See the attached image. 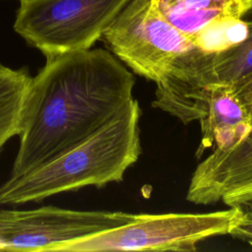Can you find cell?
<instances>
[{
    "mask_svg": "<svg viewBox=\"0 0 252 252\" xmlns=\"http://www.w3.org/2000/svg\"><path fill=\"white\" fill-rule=\"evenodd\" d=\"M45 58L26 93L10 178L79 145L133 98L134 75L110 50L91 47Z\"/></svg>",
    "mask_w": 252,
    "mask_h": 252,
    "instance_id": "6da1fadb",
    "label": "cell"
},
{
    "mask_svg": "<svg viewBox=\"0 0 252 252\" xmlns=\"http://www.w3.org/2000/svg\"><path fill=\"white\" fill-rule=\"evenodd\" d=\"M141 107L132 98L88 139L32 171L0 185V206L40 202L86 186L120 182L140 158Z\"/></svg>",
    "mask_w": 252,
    "mask_h": 252,
    "instance_id": "7a4b0ae2",
    "label": "cell"
},
{
    "mask_svg": "<svg viewBox=\"0 0 252 252\" xmlns=\"http://www.w3.org/2000/svg\"><path fill=\"white\" fill-rule=\"evenodd\" d=\"M242 208L208 213L132 214L124 223L69 246L66 251H194L205 239L229 234Z\"/></svg>",
    "mask_w": 252,
    "mask_h": 252,
    "instance_id": "3957f363",
    "label": "cell"
},
{
    "mask_svg": "<svg viewBox=\"0 0 252 252\" xmlns=\"http://www.w3.org/2000/svg\"><path fill=\"white\" fill-rule=\"evenodd\" d=\"M129 0H20L15 32L44 56L91 48Z\"/></svg>",
    "mask_w": 252,
    "mask_h": 252,
    "instance_id": "277c9868",
    "label": "cell"
},
{
    "mask_svg": "<svg viewBox=\"0 0 252 252\" xmlns=\"http://www.w3.org/2000/svg\"><path fill=\"white\" fill-rule=\"evenodd\" d=\"M101 38L124 65L156 84L197 48L156 10L152 0H129Z\"/></svg>",
    "mask_w": 252,
    "mask_h": 252,
    "instance_id": "5b68a950",
    "label": "cell"
},
{
    "mask_svg": "<svg viewBox=\"0 0 252 252\" xmlns=\"http://www.w3.org/2000/svg\"><path fill=\"white\" fill-rule=\"evenodd\" d=\"M132 214L43 206L0 210V250L66 251L72 244L126 222Z\"/></svg>",
    "mask_w": 252,
    "mask_h": 252,
    "instance_id": "8992f818",
    "label": "cell"
},
{
    "mask_svg": "<svg viewBox=\"0 0 252 252\" xmlns=\"http://www.w3.org/2000/svg\"><path fill=\"white\" fill-rule=\"evenodd\" d=\"M212 54L198 47L187 53L166 77L157 83L153 106L183 124L199 121L206 113L213 88Z\"/></svg>",
    "mask_w": 252,
    "mask_h": 252,
    "instance_id": "52a82bcc",
    "label": "cell"
},
{
    "mask_svg": "<svg viewBox=\"0 0 252 252\" xmlns=\"http://www.w3.org/2000/svg\"><path fill=\"white\" fill-rule=\"evenodd\" d=\"M251 177L252 126L235 145L226 150H214L197 165L186 199L194 204H214Z\"/></svg>",
    "mask_w": 252,
    "mask_h": 252,
    "instance_id": "ba28073f",
    "label": "cell"
},
{
    "mask_svg": "<svg viewBox=\"0 0 252 252\" xmlns=\"http://www.w3.org/2000/svg\"><path fill=\"white\" fill-rule=\"evenodd\" d=\"M201 140L197 157L211 147L226 150L239 142L251 129L249 112L234 87L218 83L214 86L205 115L199 120Z\"/></svg>",
    "mask_w": 252,
    "mask_h": 252,
    "instance_id": "9c48e42d",
    "label": "cell"
},
{
    "mask_svg": "<svg viewBox=\"0 0 252 252\" xmlns=\"http://www.w3.org/2000/svg\"><path fill=\"white\" fill-rule=\"evenodd\" d=\"M156 10L191 40L211 24L243 18L252 0H152Z\"/></svg>",
    "mask_w": 252,
    "mask_h": 252,
    "instance_id": "30bf717a",
    "label": "cell"
},
{
    "mask_svg": "<svg viewBox=\"0 0 252 252\" xmlns=\"http://www.w3.org/2000/svg\"><path fill=\"white\" fill-rule=\"evenodd\" d=\"M32 77L27 68H11L0 62V153L20 131L21 112Z\"/></svg>",
    "mask_w": 252,
    "mask_h": 252,
    "instance_id": "8fae6325",
    "label": "cell"
},
{
    "mask_svg": "<svg viewBox=\"0 0 252 252\" xmlns=\"http://www.w3.org/2000/svg\"><path fill=\"white\" fill-rule=\"evenodd\" d=\"M248 22V33L238 44L212 54V68L219 83L235 85L252 75V8L244 15Z\"/></svg>",
    "mask_w": 252,
    "mask_h": 252,
    "instance_id": "7c38bea8",
    "label": "cell"
},
{
    "mask_svg": "<svg viewBox=\"0 0 252 252\" xmlns=\"http://www.w3.org/2000/svg\"><path fill=\"white\" fill-rule=\"evenodd\" d=\"M247 33L248 22L244 17L228 18L211 24L192 41L203 52L215 54L238 44Z\"/></svg>",
    "mask_w": 252,
    "mask_h": 252,
    "instance_id": "4fadbf2b",
    "label": "cell"
},
{
    "mask_svg": "<svg viewBox=\"0 0 252 252\" xmlns=\"http://www.w3.org/2000/svg\"><path fill=\"white\" fill-rule=\"evenodd\" d=\"M252 200V177L225 194L221 202L226 206H240Z\"/></svg>",
    "mask_w": 252,
    "mask_h": 252,
    "instance_id": "5bb4252c",
    "label": "cell"
},
{
    "mask_svg": "<svg viewBox=\"0 0 252 252\" xmlns=\"http://www.w3.org/2000/svg\"><path fill=\"white\" fill-rule=\"evenodd\" d=\"M242 211L238 222L231 229L229 234L232 237L252 242V212L243 209Z\"/></svg>",
    "mask_w": 252,
    "mask_h": 252,
    "instance_id": "9a60e30c",
    "label": "cell"
},
{
    "mask_svg": "<svg viewBox=\"0 0 252 252\" xmlns=\"http://www.w3.org/2000/svg\"><path fill=\"white\" fill-rule=\"evenodd\" d=\"M233 87L252 120V75L240 80Z\"/></svg>",
    "mask_w": 252,
    "mask_h": 252,
    "instance_id": "2e32d148",
    "label": "cell"
},
{
    "mask_svg": "<svg viewBox=\"0 0 252 252\" xmlns=\"http://www.w3.org/2000/svg\"><path fill=\"white\" fill-rule=\"evenodd\" d=\"M240 207L243 209V210H246V211H250L252 212V200L240 205Z\"/></svg>",
    "mask_w": 252,
    "mask_h": 252,
    "instance_id": "e0dca14e",
    "label": "cell"
}]
</instances>
